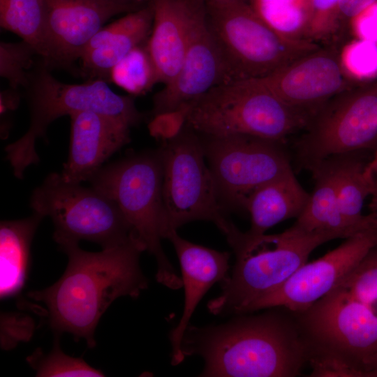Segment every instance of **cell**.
Returning <instances> with one entry per match:
<instances>
[{"label":"cell","instance_id":"obj_26","mask_svg":"<svg viewBox=\"0 0 377 377\" xmlns=\"http://www.w3.org/2000/svg\"><path fill=\"white\" fill-rule=\"evenodd\" d=\"M147 42L133 48L110 73V81L132 96L142 95L158 82Z\"/></svg>","mask_w":377,"mask_h":377},{"label":"cell","instance_id":"obj_34","mask_svg":"<svg viewBox=\"0 0 377 377\" xmlns=\"http://www.w3.org/2000/svg\"><path fill=\"white\" fill-rule=\"evenodd\" d=\"M377 0H341L340 13L341 18L350 19L369 5Z\"/></svg>","mask_w":377,"mask_h":377},{"label":"cell","instance_id":"obj_18","mask_svg":"<svg viewBox=\"0 0 377 377\" xmlns=\"http://www.w3.org/2000/svg\"><path fill=\"white\" fill-rule=\"evenodd\" d=\"M151 3L103 27L80 56L81 71L89 80L110 81L114 66L138 45L147 41L152 29Z\"/></svg>","mask_w":377,"mask_h":377},{"label":"cell","instance_id":"obj_21","mask_svg":"<svg viewBox=\"0 0 377 377\" xmlns=\"http://www.w3.org/2000/svg\"><path fill=\"white\" fill-rule=\"evenodd\" d=\"M357 154L334 156L340 209L351 225L377 226V212L362 214L365 200L377 189V162H366Z\"/></svg>","mask_w":377,"mask_h":377},{"label":"cell","instance_id":"obj_24","mask_svg":"<svg viewBox=\"0 0 377 377\" xmlns=\"http://www.w3.org/2000/svg\"><path fill=\"white\" fill-rule=\"evenodd\" d=\"M256 14L281 37L308 40L313 0H246Z\"/></svg>","mask_w":377,"mask_h":377},{"label":"cell","instance_id":"obj_29","mask_svg":"<svg viewBox=\"0 0 377 377\" xmlns=\"http://www.w3.org/2000/svg\"><path fill=\"white\" fill-rule=\"evenodd\" d=\"M27 361L36 371V376H104L100 370L89 366L82 358L65 354L60 348L59 335H56L54 348L47 354L36 350Z\"/></svg>","mask_w":377,"mask_h":377},{"label":"cell","instance_id":"obj_23","mask_svg":"<svg viewBox=\"0 0 377 377\" xmlns=\"http://www.w3.org/2000/svg\"><path fill=\"white\" fill-rule=\"evenodd\" d=\"M311 170L315 179L314 188L293 225L306 231L339 230L355 233L369 228L350 224L341 213L334 157L325 159Z\"/></svg>","mask_w":377,"mask_h":377},{"label":"cell","instance_id":"obj_16","mask_svg":"<svg viewBox=\"0 0 377 377\" xmlns=\"http://www.w3.org/2000/svg\"><path fill=\"white\" fill-rule=\"evenodd\" d=\"M70 118L69 153L61 174L68 182L81 183L89 181L105 161L128 143L131 126L94 112L75 113Z\"/></svg>","mask_w":377,"mask_h":377},{"label":"cell","instance_id":"obj_33","mask_svg":"<svg viewBox=\"0 0 377 377\" xmlns=\"http://www.w3.org/2000/svg\"><path fill=\"white\" fill-rule=\"evenodd\" d=\"M353 38L377 44V1L348 19Z\"/></svg>","mask_w":377,"mask_h":377},{"label":"cell","instance_id":"obj_7","mask_svg":"<svg viewBox=\"0 0 377 377\" xmlns=\"http://www.w3.org/2000/svg\"><path fill=\"white\" fill-rule=\"evenodd\" d=\"M205 10L228 82L262 78L319 47L310 40L281 37L245 0H205Z\"/></svg>","mask_w":377,"mask_h":377},{"label":"cell","instance_id":"obj_19","mask_svg":"<svg viewBox=\"0 0 377 377\" xmlns=\"http://www.w3.org/2000/svg\"><path fill=\"white\" fill-rule=\"evenodd\" d=\"M154 20L147 46L158 82L168 84L182 66L193 19L204 0H152Z\"/></svg>","mask_w":377,"mask_h":377},{"label":"cell","instance_id":"obj_9","mask_svg":"<svg viewBox=\"0 0 377 377\" xmlns=\"http://www.w3.org/2000/svg\"><path fill=\"white\" fill-rule=\"evenodd\" d=\"M166 235L195 221L212 222L224 235L232 225L216 192L199 135L186 124L159 148Z\"/></svg>","mask_w":377,"mask_h":377},{"label":"cell","instance_id":"obj_5","mask_svg":"<svg viewBox=\"0 0 377 377\" xmlns=\"http://www.w3.org/2000/svg\"><path fill=\"white\" fill-rule=\"evenodd\" d=\"M311 114L295 108L256 79L219 84L193 101L186 125L200 135L244 134L283 142Z\"/></svg>","mask_w":377,"mask_h":377},{"label":"cell","instance_id":"obj_40","mask_svg":"<svg viewBox=\"0 0 377 377\" xmlns=\"http://www.w3.org/2000/svg\"><path fill=\"white\" fill-rule=\"evenodd\" d=\"M245 1H246V0H245Z\"/></svg>","mask_w":377,"mask_h":377},{"label":"cell","instance_id":"obj_38","mask_svg":"<svg viewBox=\"0 0 377 377\" xmlns=\"http://www.w3.org/2000/svg\"><path fill=\"white\" fill-rule=\"evenodd\" d=\"M367 377H377V362L369 369Z\"/></svg>","mask_w":377,"mask_h":377},{"label":"cell","instance_id":"obj_4","mask_svg":"<svg viewBox=\"0 0 377 377\" xmlns=\"http://www.w3.org/2000/svg\"><path fill=\"white\" fill-rule=\"evenodd\" d=\"M89 182L117 205L135 237L154 257L157 281L172 290L182 288V278L161 244L166 225L160 149L131 154L103 166Z\"/></svg>","mask_w":377,"mask_h":377},{"label":"cell","instance_id":"obj_10","mask_svg":"<svg viewBox=\"0 0 377 377\" xmlns=\"http://www.w3.org/2000/svg\"><path fill=\"white\" fill-rule=\"evenodd\" d=\"M306 128L296 151L310 170L329 158L372 148L377 142V80L331 98Z\"/></svg>","mask_w":377,"mask_h":377},{"label":"cell","instance_id":"obj_6","mask_svg":"<svg viewBox=\"0 0 377 377\" xmlns=\"http://www.w3.org/2000/svg\"><path fill=\"white\" fill-rule=\"evenodd\" d=\"M30 110V125L20 138L5 147L13 175L22 179L26 169L40 159L36 141L43 137L57 119L77 112H94L137 125L142 119L130 96L116 94L101 79L83 84H66L57 80L41 64L30 73L26 87Z\"/></svg>","mask_w":377,"mask_h":377},{"label":"cell","instance_id":"obj_20","mask_svg":"<svg viewBox=\"0 0 377 377\" xmlns=\"http://www.w3.org/2000/svg\"><path fill=\"white\" fill-rule=\"evenodd\" d=\"M309 193L290 170L256 188L245 205L251 218V235L265 234L274 226L298 218L309 199Z\"/></svg>","mask_w":377,"mask_h":377},{"label":"cell","instance_id":"obj_30","mask_svg":"<svg viewBox=\"0 0 377 377\" xmlns=\"http://www.w3.org/2000/svg\"><path fill=\"white\" fill-rule=\"evenodd\" d=\"M36 55H38L36 49L23 40L0 43V75L8 81L10 87L18 89L20 87H27L29 69Z\"/></svg>","mask_w":377,"mask_h":377},{"label":"cell","instance_id":"obj_25","mask_svg":"<svg viewBox=\"0 0 377 377\" xmlns=\"http://www.w3.org/2000/svg\"><path fill=\"white\" fill-rule=\"evenodd\" d=\"M0 24L31 44L41 58L45 55L44 0H0Z\"/></svg>","mask_w":377,"mask_h":377},{"label":"cell","instance_id":"obj_37","mask_svg":"<svg viewBox=\"0 0 377 377\" xmlns=\"http://www.w3.org/2000/svg\"><path fill=\"white\" fill-rule=\"evenodd\" d=\"M370 207L372 212H377V189L371 196V202L370 203Z\"/></svg>","mask_w":377,"mask_h":377},{"label":"cell","instance_id":"obj_32","mask_svg":"<svg viewBox=\"0 0 377 377\" xmlns=\"http://www.w3.org/2000/svg\"><path fill=\"white\" fill-rule=\"evenodd\" d=\"M190 105L154 115L148 124L149 134L163 142L175 138L186 124Z\"/></svg>","mask_w":377,"mask_h":377},{"label":"cell","instance_id":"obj_17","mask_svg":"<svg viewBox=\"0 0 377 377\" xmlns=\"http://www.w3.org/2000/svg\"><path fill=\"white\" fill-rule=\"evenodd\" d=\"M165 239L172 243L179 259L184 289L183 313L169 335L171 364L176 366L185 359L181 343L191 316L209 289L228 276L230 255L191 242L179 236L177 230L169 232Z\"/></svg>","mask_w":377,"mask_h":377},{"label":"cell","instance_id":"obj_39","mask_svg":"<svg viewBox=\"0 0 377 377\" xmlns=\"http://www.w3.org/2000/svg\"><path fill=\"white\" fill-rule=\"evenodd\" d=\"M376 162H377V161H376Z\"/></svg>","mask_w":377,"mask_h":377},{"label":"cell","instance_id":"obj_27","mask_svg":"<svg viewBox=\"0 0 377 377\" xmlns=\"http://www.w3.org/2000/svg\"><path fill=\"white\" fill-rule=\"evenodd\" d=\"M334 287L377 316V246Z\"/></svg>","mask_w":377,"mask_h":377},{"label":"cell","instance_id":"obj_11","mask_svg":"<svg viewBox=\"0 0 377 377\" xmlns=\"http://www.w3.org/2000/svg\"><path fill=\"white\" fill-rule=\"evenodd\" d=\"M199 136L226 212L245 210L256 188L293 170L283 142L244 134Z\"/></svg>","mask_w":377,"mask_h":377},{"label":"cell","instance_id":"obj_35","mask_svg":"<svg viewBox=\"0 0 377 377\" xmlns=\"http://www.w3.org/2000/svg\"><path fill=\"white\" fill-rule=\"evenodd\" d=\"M20 103V94L17 89L10 87L0 94V112L4 114L9 111L15 110Z\"/></svg>","mask_w":377,"mask_h":377},{"label":"cell","instance_id":"obj_8","mask_svg":"<svg viewBox=\"0 0 377 377\" xmlns=\"http://www.w3.org/2000/svg\"><path fill=\"white\" fill-rule=\"evenodd\" d=\"M30 207L52 219L59 246L86 240L105 249L136 238L112 199L91 186L66 180L61 173H50L34 190Z\"/></svg>","mask_w":377,"mask_h":377},{"label":"cell","instance_id":"obj_2","mask_svg":"<svg viewBox=\"0 0 377 377\" xmlns=\"http://www.w3.org/2000/svg\"><path fill=\"white\" fill-rule=\"evenodd\" d=\"M181 351L203 359L205 377H293L309 356L299 323L277 310L219 325H189Z\"/></svg>","mask_w":377,"mask_h":377},{"label":"cell","instance_id":"obj_13","mask_svg":"<svg viewBox=\"0 0 377 377\" xmlns=\"http://www.w3.org/2000/svg\"><path fill=\"white\" fill-rule=\"evenodd\" d=\"M45 55L42 64L68 68L112 17L138 9L110 0H44Z\"/></svg>","mask_w":377,"mask_h":377},{"label":"cell","instance_id":"obj_31","mask_svg":"<svg viewBox=\"0 0 377 377\" xmlns=\"http://www.w3.org/2000/svg\"><path fill=\"white\" fill-rule=\"evenodd\" d=\"M341 0H313V14L307 40L316 43L327 40L338 31L341 19Z\"/></svg>","mask_w":377,"mask_h":377},{"label":"cell","instance_id":"obj_28","mask_svg":"<svg viewBox=\"0 0 377 377\" xmlns=\"http://www.w3.org/2000/svg\"><path fill=\"white\" fill-rule=\"evenodd\" d=\"M339 60L350 83L362 85L377 80V44L353 38L339 51Z\"/></svg>","mask_w":377,"mask_h":377},{"label":"cell","instance_id":"obj_36","mask_svg":"<svg viewBox=\"0 0 377 377\" xmlns=\"http://www.w3.org/2000/svg\"><path fill=\"white\" fill-rule=\"evenodd\" d=\"M114 3L131 6L135 9H139L148 4L152 0H110Z\"/></svg>","mask_w":377,"mask_h":377},{"label":"cell","instance_id":"obj_14","mask_svg":"<svg viewBox=\"0 0 377 377\" xmlns=\"http://www.w3.org/2000/svg\"><path fill=\"white\" fill-rule=\"evenodd\" d=\"M256 80L286 104L311 114L350 84L334 47H319Z\"/></svg>","mask_w":377,"mask_h":377},{"label":"cell","instance_id":"obj_1","mask_svg":"<svg viewBox=\"0 0 377 377\" xmlns=\"http://www.w3.org/2000/svg\"><path fill=\"white\" fill-rule=\"evenodd\" d=\"M59 247L68 258L64 273L53 285L28 296L43 304V315L55 335L68 332L94 348V332L109 306L120 297L136 298L147 288L140 266L145 249L135 237L98 252L86 251L78 243Z\"/></svg>","mask_w":377,"mask_h":377},{"label":"cell","instance_id":"obj_12","mask_svg":"<svg viewBox=\"0 0 377 377\" xmlns=\"http://www.w3.org/2000/svg\"><path fill=\"white\" fill-rule=\"evenodd\" d=\"M377 246V226L346 238L323 256L300 267L282 286L253 302L245 313L274 307L302 313L330 292Z\"/></svg>","mask_w":377,"mask_h":377},{"label":"cell","instance_id":"obj_3","mask_svg":"<svg viewBox=\"0 0 377 377\" xmlns=\"http://www.w3.org/2000/svg\"><path fill=\"white\" fill-rule=\"evenodd\" d=\"M354 234L306 231L293 225L281 233L255 235L242 232L232 223L224 235L235 255V265L220 283L221 294L209 301V311L218 316L245 313L253 302L282 286L315 249Z\"/></svg>","mask_w":377,"mask_h":377},{"label":"cell","instance_id":"obj_22","mask_svg":"<svg viewBox=\"0 0 377 377\" xmlns=\"http://www.w3.org/2000/svg\"><path fill=\"white\" fill-rule=\"evenodd\" d=\"M43 218L33 212L24 219L1 222V299L15 296L24 287L29 268L31 242Z\"/></svg>","mask_w":377,"mask_h":377},{"label":"cell","instance_id":"obj_15","mask_svg":"<svg viewBox=\"0 0 377 377\" xmlns=\"http://www.w3.org/2000/svg\"><path fill=\"white\" fill-rule=\"evenodd\" d=\"M226 82L223 61L207 25L204 0L191 22L179 72L154 96V116L190 105L212 88Z\"/></svg>","mask_w":377,"mask_h":377}]
</instances>
